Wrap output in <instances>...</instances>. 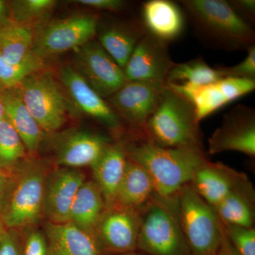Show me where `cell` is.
<instances>
[{
    "label": "cell",
    "instance_id": "obj_1",
    "mask_svg": "<svg viewBox=\"0 0 255 255\" xmlns=\"http://www.w3.org/2000/svg\"><path fill=\"white\" fill-rule=\"evenodd\" d=\"M127 143L128 157L147 171L159 199L170 201L189 184L194 172L207 160L204 149L168 148L155 145L144 136Z\"/></svg>",
    "mask_w": 255,
    "mask_h": 255
},
{
    "label": "cell",
    "instance_id": "obj_5",
    "mask_svg": "<svg viewBox=\"0 0 255 255\" xmlns=\"http://www.w3.org/2000/svg\"><path fill=\"white\" fill-rule=\"evenodd\" d=\"M183 234L193 255H218L222 222L212 206L191 187H183L172 199Z\"/></svg>",
    "mask_w": 255,
    "mask_h": 255
},
{
    "label": "cell",
    "instance_id": "obj_7",
    "mask_svg": "<svg viewBox=\"0 0 255 255\" xmlns=\"http://www.w3.org/2000/svg\"><path fill=\"white\" fill-rule=\"evenodd\" d=\"M23 103L45 132H54L67 121L69 102L53 75L40 70L28 75L17 87Z\"/></svg>",
    "mask_w": 255,
    "mask_h": 255
},
{
    "label": "cell",
    "instance_id": "obj_9",
    "mask_svg": "<svg viewBox=\"0 0 255 255\" xmlns=\"http://www.w3.org/2000/svg\"><path fill=\"white\" fill-rule=\"evenodd\" d=\"M167 82L127 81L108 99L109 105L138 135L157 108Z\"/></svg>",
    "mask_w": 255,
    "mask_h": 255
},
{
    "label": "cell",
    "instance_id": "obj_12",
    "mask_svg": "<svg viewBox=\"0 0 255 255\" xmlns=\"http://www.w3.org/2000/svg\"><path fill=\"white\" fill-rule=\"evenodd\" d=\"M167 85L192 104L196 119L200 123L201 120L221 107L254 91L255 80L225 78L204 85Z\"/></svg>",
    "mask_w": 255,
    "mask_h": 255
},
{
    "label": "cell",
    "instance_id": "obj_16",
    "mask_svg": "<svg viewBox=\"0 0 255 255\" xmlns=\"http://www.w3.org/2000/svg\"><path fill=\"white\" fill-rule=\"evenodd\" d=\"M111 142L109 137L101 134L68 130L57 137L55 163L59 167L68 168L92 167Z\"/></svg>",
    "mask_w": 255,
    "mask_h": 255
},
{
    "label": "cell",
    "instance_id": "obj_10",
    "mask_svg": "<svg viewBox=\"0 0 255 255\" xmlns=\"http://www.w3.org/2000/svg\"><path fill=\"white\" fill-rule=\"evenodd\" d=\"M75 68L102 98H109L127 82L123 69L92 40L77 48Z\"/></svg>",
    "mask_w": 255,
    "mask_h": 255
},
{
    "label": "cell",
    "instance_id": "obj_2",
    "mask_svg": "<svg viewBox=\"0 0 255 255\" xmlns=\"http://www.w3.org/2000/svg\"><path fill=\"white\" fill-rule=\"evenodd\" d=\"M196 33L206 43L227 50H248L255 46L251 25L223 0L180 1Z\"/></svg>",
    "mask_w": 255,
    "mask_h": 255
},
{
    "label": "cell",
    "instance_id": "obj_37",
    "mask_svg": "<svg viewBox=\"0 0 255 255\" xmlns=\"http://www.w3.org/2000/svg\"><path fill=\"white\" fill-rule=\"evenodd\" d=\"M240 15H243L251 21H255V0H236L229 1Z\"/></svg>",
    "mask_w": 255,
    "mask_h": 255
},
{
    "label": "cell",
    "instance_id": "obj_36",
    "mask_svg": "<svg viewBox=\"0 0 255 255\" xmlns=\"http://www.w3.org/2000/svg\"><path fill=\"white\" fill-rule=\"evenodd\" d=\"M77 4L88 6L92 9L117 12L125 7L126 1L122 0H77Z\"/></svg>",
    "mask_w": 255,
    "mask_h": 255
},
{
    "label": "cell",
    "instance_id": "obj_14",
    "mask_svg": "<svg viewBox=\"0 0 255 255\" xmlns=\"http://www.w3.org/2000/svg\"><path fill=\"white\" fill-rule=\"evenodd\" d=\"M174 65L167 43L147 32L134 48L124 71L127 81L167 82Z\"/></svg>",
    "mask_w": 255,
    "mask_h": 255
},
{
    "label": "cell",
    "instance_id": "obj_32",
    "mask_svg": "<svg viewBox=\"0 0 255 255\" xmlns=\"http://www.w3.org/2000/svg\"><path fill=\"white\" fill-rule=\"evenodd\" d=\"M223 225L228 240L238 254L255 255V228L242 227L223 223Z\"/></svg>",
    "mask_w": 255,
    "mask_h": 255
},
{
    "label": "cell",
    "instance_id": "obj_20",
    "mask_svg": "<svg viewBox=\"0 0 255 255\" xmlns=\"http://www.w3.org/2000/svg\"><path fill=\"white\" fill-rule=\"evenodd\" d=\"M142 21L148 33L168 43L182 35L185 26L182 10L169 0H150L142 4Z\"/></svg>",
    "mask_w": 255,
    "mask_h": 255
},
{
    "label": "cell",
    "instance_id": "obj_3",
    "mask_svg": "<svg viewBox=\"0 0 255 255\" xmlns=\"http://www.w3.org/2000/svg\"><path fill=\"white\" fill-rule=\"evenodd\" d=\"M143 136L159 147L204 149L194 106L167 84L157 108L145 124Z\"/></svg>",
    "mask_w": 255,
    "mask_h": 255
},
{
    "label": "cell",
    "instance_id": "obj_22",
    "mask_svg": "<svg viewBox=\"0 0 255 255\" xmlns=\"http://www.w3.org/2000/svg\"><path fill=\"white\" fill-rule=\"evenodd\" d=\"M155 185L143 167L128 157L114 205L142 211L156 197Z\"/></svg>",
    "mask_w": 255,
    "mask_h": 255
},
{
    "label": "cell",
    "instance_id": "obj_34",
    "mask_svg": "<svg viewBox=\"0 0 255 255\" xmlns=\"http://www.w3.org/2000/svg\"><path fill=\"white\" fill-rule=\"evenodd\" d=\"M22 255H47L44 233L36 229L28 233L22 245Z\"/></svg>",
    "mask_w": 255,
    "mask_h": 255
},
{
    "label": "cell",
    "instance_id": "obj_38",
    "mask_svg": "<svg viewBox=\"0 0 255 255\" xmlns=\"http://www.w3.org/2000/svg\"><path fill=\"white\" fill-rule=\"evenodd\" d=\"M218 255H240L232 246L226 236L222 223V236H221V246Z\"/></svg>",
    "mask_w": 255,
    "mask_h": 255
},
{
    "label": "cell",
    "instance_id": "obj_24",
    "mask_svg": "<svg viewBox=\"0 0 255 255\" xmlns=\"http://www.w3.org/2000/svg\"><path fill=\"white\" fill-rule=\"evenodd\" d=\"M107 208L97 183L94 180H86L75 196L69 222L95 237L96 228Z\"/></svg>",
    "mask_w": 255,
    "mask_h": 255
},
{
    "label": "cell",
    "instance_id": "obj_17",
    "mask_svg": "<svg viewBox=\"0 0 255 255\" xmlns=\"http://www.w3.org/2000/svg\"><path fill=\"white\" fill-rule=\"evenodd\" d=\"M60 80L65 92L84 114L112 130H118L122 128V119L118 114L73 67L62 68Z\"/></svg>",
    "mask_w": 255,
    "mask_h": 255
},
{
    "label": "cell",
    "instance_id": "obj_28",
    "mask_svg": "<svg viewBox=\"0 0 255 255\" xmlns=\"http://www.w3.org/2000/svg\"><path fill=\"white\" fill-rule=\"evenodd\" d=\"M222 78L217 69L210 67L201 58L175 63L167 78V84L204 85Z\"/></svg>",
    "mask_w": 255,
    "mask_h": 255
},
{
    "label": "cell",
    "instance_id": "obj_41",
    "mask_svg": "<svg viewBox=\"0 0 255 255\" xmlns=\"http://www.w3.org/2000/svg\"><path fill=\"white\" fill-rule=\"evenodd\" d=\"M6 3L0 0V23L4 22V15L6 14Z\"/></svg>",
    "mask_w": 255,
    "mask_h": 255
},
{
    "label": "cell",
    "instance_id": "obj_26",
    "mask_svg": "<svg viewBox=\"0 0 255 255\" xmlns=\"http://www.w3.org/2000/svg\"><path fill=\"white\" fill-rule=\"evenodd\" d=\"M33 33L30 26L9 20L0 23V54L11 65L43 61L33 50Z\"/></svg>",
    "mask_w": 255,
    "mask_h": 255
},
{
    "label": "cell",
    "instance_id": "obj_11",
    "mask_svg": "<svg viewBox=\"0 0 255 255\" xmlns=\"http://www.w3.org/2000/svg\"><path fill=\"white\" fill-rule=\"evenodd\" d=\"M141 217V211L131 208H107L95 232L102 255L136 251Z\"/></svg>",
    "mask_w": 255,
    "mask_h": 255
},
{
    "label": "cell",
    "instance_id": "obj_33",
    "mask_svg": "<svg viewBox=\"0 0 255 255\" xmlns=\"http://www.w3.org/2000/svg\"><path fill=\"white\" fill-rule=\"evenodd\" d=\"M222 78H231L255 80V47L248 50V55L241 63L231 67L216 68Z\"/></svg>",
    "mask_w": 255,
    "mask_h": 255
},
{
    "label": "cell",
    "instance_id": "obj_25",
    "mask_svg": "<svg viewBox=\"0 0 255 255\" xmlns=\"http://www.w3.org/2000/svg\"><path fill=\"white\" fill-rule=\"evenodd\" d=\"M147 32L142 21L132 24H112L100 31L98 42L124 70L134 48Z\"/></svg>",
    "mask_w": 255,
    "mask_h": 255
},
{
    "label": "cell",
    "instance_id": "obj_27",
    "mask_svg": "<svg viewBox=\"0 0 255 255\" xmlns=\"http://www.w3.org/2000/svg\"><path fill=\"white\" fill-rule=\"evenodd\" d=\"M255 192L251 181L231 191L212 207L219 219L226 224L254 228Z\"/></svg>",
    "mask_w": 255,
    "mask_h": 255
},
{
    "label": "cell",
    "instance_id": "obj_8",
    "mask_svg": "<svg viewBox=\"0 0 255 255\" xmlns=\"http://www.w3.org/2000/svg\"><path fill=\"white\" fill-rule=\"evenodd\" d=\"M98 28V17L80 14L56 21H45L33 30V50L43 60L76 50L93 40Z\"/></svg>",
    "mask_w": 255,
    "mask_h": 255
},
{
    "label": "cell",
    "instance_id": "obj_35",
    "mask_svg": "<svg viewBox=\"0 0 255 255\" xmlns=\"http://www.w3.org/2000/svg\"><path fill=\"white\" fill-rule=\"evenodd\" d=\"M0 255H22V245L17 233L8 232L1 234Z\"/></svg>",
    "mask_w": 255,
    "mask_h": 255
},
{
    "label": "cell",
    "instance_id": "obj_39",
    "mask_svg": "<svg viewBox=\"0 0 255 255\" xmlns=\"http://www.w3.org/2000/svg\"><path fill=\"white\" fill-rule=\"evenodd\" d=\"M6 180L2 169L0 168V214L2 211L6 199Z\"/></svg>",
    "mask_w": 255,
    "mask_h": 255
},
{
    "label": "cell",
    "instance_id": "obj_21",
    "mask_svg": "<svg viewBox=\"0 0 255 255\" xmlns=\"http://www.w3.org/2000/svg\"><path fill=\"white\" fill-rule=\"evenodd\" d=\"M127 143L111 142L91 167L94 181L102 191L107 207L114 205L128 160Z\"/></svg>",
    "mask_w": 255,
    "mask_h": 255
},
{
    "label": "cell",
    "instance_id": "obj_18",
    "mask_svg": "<svg viewBox=\"0 0 255 255\" xmlns=\"http://www.w3.org/2000/svg\"><path fill=\"white\" fill-rule=\"evenodd\" d=\"M249 181L243 172L207 159L194 172L189 184L208 204L214 207L231 191Z\"/></svg>",
    "mask_w": 255,
    "mask_h": 255
},
{
    "label": "cell",
    "instance_id": "obj_4",
    "mask_svg": "<svg viewBox=\"0 0 255 255\" xmlns=\"http://www.w3.org/2000/svg\"><path fill=\"white\" fill-rule=\"evenodd\" d=\"M14 170L13 186L1 211L3 221L10 228L30 227L43 214L47 168L41 161L25 158Z\"/></svg>",
    "mask_w": 255,
    "mask_h": 255
},
{
    "label": "cell",
    "instance_id": "obj_43",
    "mask_svg": "<svg viewBox=\"0 0 255 255\" xmlns=\"http://www.w3.org/2000/svg\"><path fill=\"white\" fill-rule=\"evenodd\" d=\"M1 234L0 233V238H1Z\"/></svg>",
    "mask_w": 255,
    "mask_h": 255
},
{
    "label": "cell",
    "instance_id": "obj_42",
    "mask_svg": "<svg viewBox=\"0 0 255 255\" xmlns=\"http://www.w3.org/2000/svg\"><path fill=\"white\" fill-rule=\"evenodd\" d=\"M105 255H145L138 251L128 252V253H117V254H108Z\"/></svg>",
    "mask_w": 255,
    "mask_h": 255
},
{
    "label": "cell",
    "instance_id": "obj_30",
    "mask_svg": "<svg viewBox=\"0 0 255 255\" xmlns=\"http://www.w3.org/2000/svg\"><path fill=\"white\" fill-rule=\"evenodd\" d=\"M55 0H17L11 3V14L14 22L30 26L46 21L54 9ZM37 24V25H38Z\"/></svg>",
    "mask_w": 255,
    "mask_h": 255
},
{
    "label": "cell",
    "instance_id": "obj_23",
    "mask_svg": "<svg viewBox=\"0 0 255 255\" xmlns=\"http://www.w3.org/2000/svg\"><path fill=\"white\" fill-rule=\"evenodd\" d=\"M4 117L18 132L26 151L28 153H36L46 132L23 103L17 87L4 90Z\"/></svg>",
    "mask_w": 255,
    "mask_h": 255
},
{
    "label": "cell",
    "instance_id": "obj_19",
    "mask_svg": "<svg viewBox=\"0 0 255 255\" xmlns=\"http://www.w3.org/2000/svg\"><path fill=\"white\" fill-rule=\"evenodd\" d=\"M44 234L47 255H102L95 237L70 222L48 221Z\"/></svg>",
    "mask_w": 255,
    "mask_h": 255
},
{
    "label": "cell",
    "instance_id": "obj_13",
    "mask_svg": "<svg viewBox=\"0 0 255 255\" xmlns=\"http://www.w3.org/2000/svg\"><path fill=\"white\" fill-rule=\"evenodd\" d=\"M236 151L255 157V112L248 106L240 105L223 116L221 127L209 139V155Z\"/></svg>",
    "mask_w": 255,
    "mask_h": 255
},
{
    "label": "cell",
    "instance_id": "obj_6",
    "mask_svg": "<svg viewBox=\"0 0 255 255\" xmlns=\"http://www.w3.org/2000/svg\"><path fill=\"white\" fill-rule=\"evenodd\" d=\"M137 251L145 255H193L172 201L156 196L142 210Z\"/></svg>",
    "mask_w": 255,
    "mask_h": 255
},
{
    "label": "cell",
    "instance_id": "obj_40",
    "mask_svg": "<svg viewBox=\"0 0 255 255\" xmlns=\"http://www.w3.org/2000/svg\"><path fill=\"white\" fill-rule=\"evenodd\" d=\"M4 89L0 87V121L4 117Z\"/></svg>",
    "mask_w": 255,
    "mask_h": 255
},
{
    "label": "cell",
    "instance_id": "obj_31",
    "mask_svg": "<svg viewBox=\"0 0 255 255\" xmlns=\"http://www.w3.org/2000/svg\"><path fill=\"white\" fill-rule=\"evenodd\" d=\"M44 68V61L20 65H11L0 54V87L4 90L17 87L28 75L43 70Z\"/></svg>",
    "mask_w": 255,
    "mask_h": 255
},
{
    "label": "cell",
    "instance_id": "obj_29",
    "mask_svg": "<svg viewBox=\"0 0 255 255\" xmlns=\"http://www.w3.org/2000/svg\"><path fill=\"white\" fill-rule=\"evenodd\" d=\"M24 144L5 117L0 121V168L14 169L26 158Z\"/></svg>",
    "mask_w": 255,
    "mask_h": 255
},
{
    "label": "cell",
    "instance_id": "obj_15",
    "mask_svg": "<svg viewBox=\"0 0 255 255\" xmlns=\"http://www.w3.org/2000/svg\"><path fill=\"white\" fill-rule=\"evenodd\" d=\"M86 180L85 174L79 169L60 167L48 174L43 211L48 221L55 223L70 221L75 196Z\"/></svg>",
    "mask_w": 255,
    "mask_h": 255
}]
</instances>
